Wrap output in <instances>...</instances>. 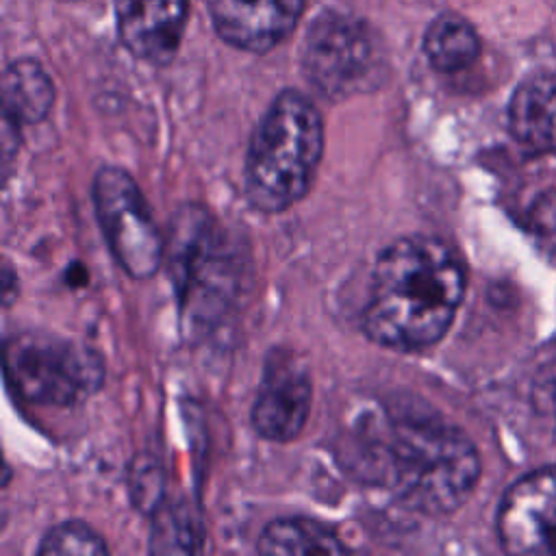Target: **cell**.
<instances>
[{
  "label": "cell",
  "mask_w": 556,
  "mask_h": 556,
  "mask_svg": "<svg viewBox=\"0 0 556 556\" xmlns=\"http://www.w3.org/2000/svg\"><path fill=\"white\" fill-rule=\"evenodd\" d=\"M41 556H102L109 554L104 539L83 521H65L50 528L39 545Z\"/></svg>",
  "instance_id": "16"
},
{
  "label": "cell",
  "mask_w": 556,
  "mask_h": 556,
  "mask_svg": "<svg viewBox=\"0 0 556 556\" xmlns=\"http://www.w3.org/2000/svg\"><path fill=\"white\" fill-rule=\"evenodd\" d=\"M497 534L510 554L556 556V467L510 484L497 510Z\"/></svg>",
  "instance_id": "8"
},
{
  "label": "cell",
  "mask_w": 556,
  "mask_h": 556,
  "mask_svg": "<svg viewBox=\"0 0 556 556\" xmlns=\"http://www.w3.org/2000/svg\"><path fill=\"white\" fill-rule=\"evenodd\" d=\"M424 52L434 70L458 72L476 61L480 39L467 20L454 13H443L424 35Z\"/></svg>",
  "instance_id": "15"
},
{
  "label": "cell",
  "mask_w": 556,
  "mask_h": 556,
  "mask_svg": "<svg viewBox=\"0 0 556 556\" xmlns=\"http://www.w3.org/2000/svg\"><path fill=\"white\" fill-rule=\"evenodd\" d=\"M256 549L261 554H343L345 545L328 526L306 517H285L265 526Z\"/></svg>",
  "instance_id": "14"
},
{
  "label": "cell",
  "mask_w": 556,
  "mask_h": 556,
  "mask_svg": "<svg viewBox=\"0 0 556 556\" xmlns=\"http://www.w3.org/2000/svg\"><path fill=\"white\" fill-rule=\"evenodd\" d=\"M304 0H213L215 30L248 52H267L298 24Z\"/></svg>",
  "instance_id": "11"
},
{
  "label": "cell",
  "mask_w": 556,
  "mask_h": 556,
  "mask_svg": "<svg viewBox=\"0 0 556 556\" xmlns=\"http://www.w3.org/2000/svg\"><path fill=\"white\" fill-rule=\"evenodd\" d=\"M352 467L424 515L456 510L480 476L473 443L419 400H395L365 417Z\"/></svg>",
  "instance_id": "1"
},
{
  "label": "cell",
  "mask_w": 556,
  "mask_h": 556,
  "mask_svg": "<svg viewBox=\"0 0 556 556\" xmlns=\"http://www.w3.org/2000/svg\"><path fill=\"white\" fill-rule=\"evenodd\" d=\"M324 152V122L300 91L274 98L261 117L243 167L248 202L263 213H282L300 202L315 178Z\"/></svg>",
  "instance_id": "3"
},
{
  "label": "cell",
  "mask_w": 556,
  "mask_h": 556,
  "mask_svg": "<svg viewBox=\"0 0 556 556\" xmlns=\"http://www.w3.org/2000/svg\"><path fill=\"white\" fill-rule=\"evenodd\" d=\"M378 50L367 26L341 13H324L311 26L302 67L326 98L343 100L365 91L378 78Z\"/></svg>",
  "instance_id": "7"
},
{
  "label": "cell",
  "mask_w": 556,
  "mask_h": 556,
  "mask_svg": "<svg viewBox=\"0 0 556 556\" xmlns=\"http://www.w3.org/2000/svg\"><path fill=\"white\" fill-rule=\"evenodd\" d=\"M4 374L24 400L70 406L100 389L104 365L93 350L74 341L48 332H22L4 343Z\"/></svg>",
  "instance_id": "5"
},
{
  "label": "cell",
  "mask_w": 556,
  "mask_h": 556,
  "mask_svg": "<svg viewBox=\"0 0 556 556\" xmlns=\"http://www.w3.org/2000/svg\"><path fill=\"white\" fill-rule=\"evenodd\" d=\"M165 261L180 315L191 328L213 326L237 300L241 263L208 208L185 204L176 211L165 239Z\"/></svg>",
  "instance_id": "4"
},
{
  "label": "cell",
  "mask_w": 556,
  "mask_h": 556,
  "mask_svg": "<svg viewBox=\"0 0 556 556\" xmlns=\"http://www.w3.org/2000/svg\"><path fill=\"white\" fill-rule=\"evenodd\" d=\"M54 102V87L43 67L33 59L15 61L2 78L4 122L20 128L41 122Z\"/></svg>",
  "instance_id": "13"
},
{
  "label": "cell",
  "mask_w": 556,
  "mask_h": 556,
  "mask_svg": "<svg viewBox=\"0 0 556 556\" xmlns=\"http://www.w3.org/2000/svg\"><path fill=\"white\" fill-rule=\"evenodd\" d=\"M189 0H115L122 43L141 61L165 65L182 39Z\"/></svg>",
  "instance_id": "10"
},
{
  "label": "cell",
  "mask_w": 556,
  "mask_h": 556,
  "mask_svg": "<svg viewBox=\"0 0 556 556\" xmlns=\"http://www.w3.org/2000/svg\"><path fill=\"white\" fill-rule=\"evenodd\" d=\"M91 195L102 235L122 269L132 278L154 276L165 261V239L132 176L119 167H102Z\"/></svg>",
  "instance_id": "6"
},
{
  "label": "cell",
  "mask_w": 556,
  "mask_h": 556,
  "mask_svg": "<svg viewBox=\"0 0 556 556\" xmlns=\"http://www.w3.org/2000/svg\"><path fill=\"white\" fill-rule=\"evenodd\" d=\"M530 230L541 254L556 265V191H543L532 200Z\"/></svg>",
  "instance_id": "17"
},
{
  "label": "cell",
  "mask_w": 556,
  "mask_h": 556,
  "mask_svg": "<svg viewBox=\"0 0 556 556\" xmlns=\"http://www.w3.org/2000/svg\"><path fill=\"white\" fill-rule=\"evenodd\" d=\"M508 126L530 154L556 152V72H539L519 83L510 98Z\"/></svg>",
  "instance_id": "12"
},
{
  "label": "cell",
  "mask_w": 556,
  "mask_h": 556,
  "mask_svg": "<svg viewBox=\"0 0 556 556\" xmlns=\"http://www.w3.org/2000/svg\"><path fill=\"white\" fill-rule=\"evenodd\" d=\"M313 384L306 365L289 350H271L263 365L261 387L252 404V428L269 441L295 439L308 421Z\"/></svg>",
  "instance_id": "9"
},
{
  "label": "cell",
  "mask_w": 556,
  "mask_h": 556,
  "mask_svg": "<svg viewBox=\"0 0 556 556\" xmlns=\"http://www.w3.org/2000/svg\"><path fill=\"white\" fill-rule=\"evenodd\" d=\"M465 295V269L437 237L410 235L387 245L374 267L361 326L378 345L421 350L454 321Z\"/></svg>",
  "instance_id": "2"
}]
</instances>
